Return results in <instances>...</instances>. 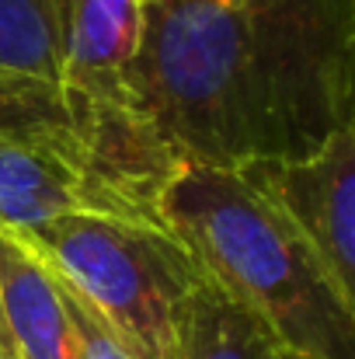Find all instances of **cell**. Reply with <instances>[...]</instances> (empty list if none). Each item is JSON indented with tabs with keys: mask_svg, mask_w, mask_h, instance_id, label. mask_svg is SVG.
<instances>
[{
	"mask_svg": "<svg viewBox=\"0 0 355 359\" xmlns=\"http://www.w3.org/2000/svg\"><path fill=\"white\" fill-rule=\"evenodd\" d=\"M160 217L202 272L247 307L282 353L355 359V311L317 255L240 171L181 161Z\"/></svg>",
	"mask_w": 355,
	"mask_h": 359,
	"instance_id": "7a4b0ae2",
	"label": "cell"
},
{
	"mask_svg": "<svg viewBox=\"0 0 355 359\" xmlns=\"http://www.w3.org/2000/svg\"><path fill=\"white\" fill-rule=\"evenodd\" d=\"M70 0H0V70L60 88Z\"/></svg>",
	"mask_w": 355,
	"mask_h": 359,
	"instance_id": "ba28073f",
	"label": "cell"
},
{
	"mask_svg": "<svg viewBox=\"0 0 355 359\" xmlns=\"http://www.w3.org/2000/svg\"><path fill=\"white\" fill-rule=\"evenodd\" d=\"M0 359H18L11 349V339H7V328H4V314H0Z\"/></svg>",
	"mask_w": 355,
	"mask_h": 359,
	"instance_id": "7c38bea8",
	"label": "cell"
},
{
	"mask_svg": "<svg viewBox=\"0 0 355 359\" xmlns=\"http://www.w3.org/2000/svg\"><path fill=\"white\" fill-rule=\"evenodd\" d=\"M275 359H300V356H293V353H282V349H275Z\"/></svg>",
	"mask_w": 355,
	"mask_h": 359,
	"instance_id": "4fadbf2b",
	"label": "cell"
},
{
	"mask_svg": "<svg viewBox=\"0 0 355 359\" xmlns=\"http://www.w3.org/2000/svg\"><path fill=\"white\" fill-rule=\"evenodd\" d=\"M240 178L307 241L355 311V126L335 129L303 157L247 164Z\"/></svg>",
	"mask_w": 355,
	"mask_h": 359,
	"instance_id": "5b68a950",
	"label": "cell"
},
{
	"mask_svg": "<svg viewBox=\"0 0 355 359\" xmlns=\"http://www.w3.org/2000/svg\"><path fill=\"white\" fill-rule=\"evenodd\" d=\"M0 314L18 359H84L56 272L11 231H0Z\"/></svg>",
	"mask_w": 355,
	"mask_h": 359,
	"instance_id": "8992f818",
	"label": "cell"
},
{
	"mask_svg": "<svg viewBox=\"0 0 355 359\" xmlns=\"http://www.w3.org/2000/svg\"><path fill=\"white\" fill-rule=\"evenodd\" d=\"M21 238L116 332L132 359H174L181 311L206 272L171 227L63 217Z\"/></svg>",
	"mask_w": 355,
	"mask_h": 359,
	"instance_id": "3957f363",
	"label": "cell"
},
{
	"mask_svg": "<svg viewBox=\"0 0 355 359\" xmlns=\"http://www.w3.org/2000/svg\"><path fill=\"white\" fill-rule=\"evenodd\" d=\"M345 126H355V35L345 63Z\"/></svg>",
	"mask_w": 355,
	"mask_h": 359,
	"instance_id": "8fae6325",
	"label": "cell"
},
{
	"mask_svg": "<svg viewBox=\"0 0 355 359\" xmlns=\"http://www.w3.org/2000/svg\"><path fill=\"white\" fill-rule=\"evenodd\" d=\"M139 4H150V0H139Z\"/></svg>",
	"mask_w": 355,
	"mask_h": 359,
	"instance_id": "5bb4252c",
	"label": "cell"
},
{
	"mask_svg": "<svg viewBox=\"0 0 355 359\" xmlns=\"http://www.w3.org/2000/svg\"><path fill=\"white\" fill-rule=\"evenodd\" d=\"M63 217L167 227L160 206L116 178L77 133H0V231L28 234Z\"/></svg>",
	"mask_w": 355,
	"mask_h": 359,
	"instance_id": "277c9868",
	"label": "cell"
},
{
	"mask_svg": "<svg viewBox=\"0 0 355 359\" xmlns=\"http://www.w3.org/2000/svg\"><path fill=\"white\" fill-rule=\"evenodd\" d=\"M60 279V276H56ZM60 286H63V297H67V307H70V318H74V325H77V335H81V353L84 359H132L129 356V349L122 346L116 339V332L60 279Z\"/></svg>",
	"mask_w": 355,
	"mask_h": 359,
	"instance_id": "30bf717a",
	"label": "cell"
},
{
	"mask_svg": "<svg viewBox=\"0 0 355 359\" xmlns=\"http://www.w3.org/2000/svg\"><path fill=\"white\" fill-rule=\"evenodd\" d=\"M275 349L268 328L209 276L192 290L178 321L174 359H275Z\"/></svg>",
	"mask_w": 355,
	"mask_h": 359,
	"instance_id": "52a82bcc",
	"label": "cell"
},
{
	"mask_svg": "<svg viewBox=\"0 0 355 359\" xmlns=\"http://www.w3.org/2000/svg\"><path fill=\"white\" fill-rule=\"evenodd\" d=\"M355 0H150L143 116L192 164L293 161L345 126Z\"/></svg>",
	"mask_w": 355,
	"mask_h": 359,
	"instance_id": "6da1fadb",
	"label": "cell"
},
{
	"mask_svg": "<svg viewBox=\"0 0 355 359\" xmlns=\"http://www.w3.org/2000/svg\"><path fill=\"white\" fill-rule=\"evenodd\" d=\"M49 129L77 133L60 88L0 70V133H49Z\"/></svg>",
	"mask_w": 355,
	"mask_h": 359,
	"instance_id": "9c48e42d",
	"label": "cell"
}]
</instances>
